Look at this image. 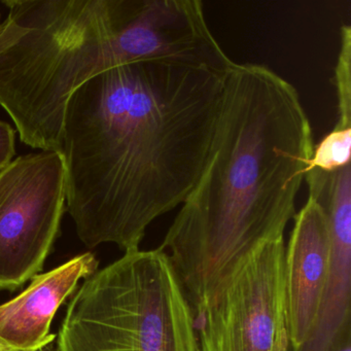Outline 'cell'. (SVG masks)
<instances>
[{"label":"cell","instance_id":"6da1fadb","mask_svg":"<svg viewBox=\"0 0 351 351\" xmlns=\"http://www.w3.org/2000/svg\"><path fill=\"white\" fill-rule=\"evenodd\" d=\"M232 67L136 61L73 94L60 153L66 210L88 248L139 250L149 226L184 202L208 161Z\"/></svg>","mask_w":351,"mask_h":351},{"label":"cell","instance_id":"7a4b0ae2","mask_svg":"<svg viewBox=\"0 0 351 351\" xmlns=\"http://www.w3.org/2000/svg\"><path fill=\"white\" fill-rule=\"evenodd\" d=\"M313 149L295 86L265 65L235 63L208 161L158 247L170 250L194 314L254 248L283 238Z\"/></svg>","mask_w":351,"mask_h":351},{"label":"cell","instance_id":"3957f363","mask_svg":"<svg viewBox=\"0 0 351 351\" xmlns=\"http://www.w3.org/2000/svg\"><path fill=\"white\" fill-rule=\"evenodd\" d=\"M0 106L20 141L60 152L73 94L104 71L167 52V22L151 0H5Z\"/></svg>","mask_w":351,"mask_h":351},{"label":"cell","instance_id":"277c9868","mask_svg":"<svg viewBox=\"0 0 351 351\" xmlns=\"http://www.w3.org/2000/svg\"><path fill=\"white\" fill-rule=\"evenodd\" d=\"M194 315L167 252H125L75 291L55 350L199 351Z\"/></svg>","mask_w":351,"mask_h":351},{"label":"cell","instance_id":"5b68a950","mask_svg":"<svg viewBox=\"0 0 351 351\" xmlns=\"http://www.w3.org/2000/svg\"><path fill=\"white\" fill-rule=\"evenodd\" d=\"M199 351H289L283 238L254 248L209 299Z\"/></svg>","mask_w":351,"mask_h":351},{"label":"cell","instance_id":"8992f818","mask_svg":"<svg viewBox=\"0 0 351 351\" xmlns=\"http://www.w3.org/2000/svg\"><path fill=\"white\" fill-rule=\"evenodd\" d=\"M65 210L60 152L20 156L0 170V291H15L42 271Z\"/></svg>","mask_w":351,"mask_h":351},{"label":"cell","instance_id":"52a82bcc","mask_svg":"<svg viewBox=\"0 0 351 351\" xmlns=\"http://www.w3.org/2000/svg\"><path fill=\"white\" fill-rule=\"evenodd\" d=\"M285 248L287 322L289 343H305L315 326L330 281L332 234L322 205L308 195L295 215Z\"/></svg>","mask_w":351,"mask_h":351},{"label":"cell","instance_id":"ba28073f","mask_svg":"<svg viewBox=\"0 0 351 351\" xmlns=\"http://www.w3.org/2000/svg\"><path fill=\"white\" fill-rule=\"evenodd\" d=\"M311 195L330 223L332 268L315 326L305 343L291 351H332L341 335L351 328L350 176L328 174L315 182Z\"/></svg>","mask_w":351,"mask_h":351},{"label":"cell","instance_id":"9c48e42d","mask_svg":"<svg viewBox=\"0 0 351 351\" xmlns=\"http://www.w3.org/2000/svg\"><path fill=\"white\" fill-rule=\"evenodd\" d=\"M98 264L94 254L86 252L34 276L25 291L0 305V345L12 351H40L54 343L50 330L57 311Z\"/></svg>","mask_w":351,"mask_h":351},{"label":"cell","instance_id":"30bf717a","mask_svg":"<svg viewBox=\"0 0 351 351\" xmlns=\"http://www.w3.org/2000/svg\"><path fill=\"white\" fill-rule=\"evenodd\" d=\"M351 128L335 126L324 138L314 147L306 173L312 169L330 172L350 164Z\"/></svg>","mask_w":351,"mask_h":351},{"label":"cell","instance_id":"8fae6325","mask_svg":"<svg viewBox=\"0 0 351 351\" xmlns=\"http://www.w3.org/2000/svg\"><path fill=\"white\" fill-rule=\"evenodd\" d=\"M341 46L335 69V87L338 98L337 126L351 128V28L341 27Z\"/></svg>","mask_w":351,"mask_h":351},{"label":"cell","instance_id":"7c38bea8","mask_svg":"<svg viewBox=\"0 0 351 351\" xmlns=\"http://www.w3.org/2000/svg\"><path fill=\"white\" fill-rule=\"evenodd\" d=\"M16 155V131L7 122L0 121V170L9 165Z\"/></svg>","mask_w":351,"mask_h":351},{"label":"cell","instance_id":"4fadbf2b","mask_svg":"<svg viewBox=\"0 0 351 351\" xmlns=\"http://www.w3.org/2000/svg\"><path fill=\"white\" fill-rule=\"evenodd\" d=\"M40 351H56V350H55L54 343H52V344L48 345V346L45 347V348H43L42 350H40Z\"/></svg>","mask_w":351,"mask_h":351},{"label":"cell","instance_id":"5bb4252c","mask_svg":"<svg viewBox=\"0 0 351 351\" xmlns=\"http://www.w3.org/2000/svg\"><path fill=\"white\" fill-rule=\"evenodd\" d=\"M0 351H12V350H9V349H7V348H5V347L1 346V345H0Z\"/></svg>","mask_w":351,"mask_h":351},{"label":"cell","instance_id":"9a60e30c","mask_svg":"<svg viewBox=\"0 0 351 351\" xmlns=\"http://www.w3.org/2000/svg\"><path fill=\"white\" fill-rule=\"evenodd\" d=\"M0 25H1V23H0Z\"/></svg>","mask_w":351,"mask_h":351}]
</instances>
